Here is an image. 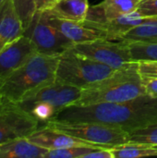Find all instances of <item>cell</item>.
<instances>
[{"instance_id": "6da1fadb", "label": "cell", "mask_w": 157, "mask_h": 158, "mask_svg": "<svg viewBox=\"0 0 157 158\" xmlns=\"http://www.w3.org/2000/svg\"><path fill=\"white\" fill-rule=\"evenodd\" d=\"M63 122H97L127 132L157 123V97L148 94L119 102L91 106H69L51 119Z\"/></svg>"}, {"instance_id": "7a4b0ae2", "label": "cell", "mask_w": 157, "mask_h": 158, "mask_svg": "<svg viewBox=\"0 0 157 158\" xmlns=\"http://www.w3.org/2000/svg\"><path fill=\"white\" fill-rule=\"evenodd\" d=\"M60 56L37 52L0 81V104H20L25 97L56 81Z\"/></svg>"}, {"instance_id": "3957f363", "label": "cell", "mask_w": 157, "mask_h": 158, "mask_svg": "<svg viewBox=\"0 0 157 158\" xmlns=\"http://www.w3.org/2000/svg\"><path fill=\"white\" fill-rule=\"evenodd\" d=\"M146 94L138 63L132 62L116 69L110 76L81 89V97L71 106L119 103Z\"/></svg>"}, {"instance_id": "277c9868", "label": "cell", "mask_w": 157, "mask_h": 158, "mask_svg": "<svg viewBox=\"0 0 157 158\" xmlns=\"http://www.w3.org/2000/svg\"><path fill=\"white\" fill-rule=\"evenodd\" d=\"M115 70L68 49L59 56L56 80L83 89L107 78Z\"/></svg>"}, {"instance_id": "5b68a950", "label": "cell", "mask_w": 157, "mask_h": 158, "mask_svg": "<svg viewBox=\"0 0 157 158\" xmlns=\"http://www.w3.org/2000/svg\"><path fill=\"white\" fill-rule=\"evenodd\" d=\"M44 125L99 147L113 148L130 143L129 132L120 128L103 123L49 120Z\"/></svg>"}, {"instance_id": "8992f818", "label": "cell", "mask_w": 157, "mask_h": 158, "mask_svg": "<svg viewBox=\"0 0 157 158\" xmlns=\"http://www.w3.org/2000/svg\"><path fill=\"white\" fill-rule=\"evenodd\" d=\"M24 34L31 40L39 53L45 55L60 56L74 45L70 40L49 22L44 11L35 13Z\"/></svg>"}, {"instance_id": "52a82bcc", "label": "cell", "mask_w": 157, "mask_h": 158, "mask_svg": "<svg viewBox=\"0 0 157 158\" xmlns=\"http://www.w3.org/2000/svg\"><path fill=\"white\" fill-rule=\"evenodd\" d=\"M73 52L105 64L114 69H121L134 62L124 41L100 39L76 44L70 48Z\"/></svg>"}, {"instance_id": "ba28073f", "label": "cell", "mask_w": 157, "mask_h": 158, "mask_svg": "<svg viewBox=\"0 0 157 158\" xmlns=\"http://www.w3.org/2000/svg\"><path fill=\"white\" fill-rule=\"evenodd\" d=\"M39 120L20 104H0V144L29 137L40 126Z\"/></svg>"}, {"instance_id": "9c48e42d", "label": "cell", "mask_w": 157, "mask_h": 158, "mask_svg": "<svg viewBox=\"0 0 157 158\" xmlns=\"http://www.w3.org/2000/svg\"><path fill=\"white\" fill-rule=\"evenodd\" d=\"M81 94V89L58 81L45 85L32 94H29L20 105H27L34 102H46L54 106L59 112L63 108L73 105ZM57 112V113H58Z\"/></svg>"}, {"instance_id": "30bf717a", "label": "cell", "mask_w": 157, "mask_h": 158, "mask_svg": "<svg viewBox=\"0 0 157 158\" xmlns=\"http://www.w3.org/2000/svg\"><path fill=\"white\" fill-rule=\"evenodd\" d=\"M38 51L25 34L8 44L0 53V81L22 66Z\"/></svg>"}, {"instance_id": "8fae6325", "label": "cell", "mask_w": 157, "mask_h": 158, "mask_svg": "<svg viewBox=\"0 0 157 158\" xmlns=\"http://www.w3.org/2000/svg\"><path fill=\"white\" fill-rule=\"evenodd\" d=\"M49 22L58 29L68 40L74 44L93 42L100 39H107L106 34L102 30L89 25L84 21H73L68 19H63L49 16L47 13Z\"/></svg>"}, {"instance_id": "7c38bea8", "label": "cell", "mask_w": 157, "mask_h": 158, "mask_svg": "<svg viewBox=\"0 0 157 158\" xmlns=\"http://www.w3.org/2000/svg\"><path fill=\"white\" fill-rule=\"evenodd\" d=\"M142 0H103L101 3L90 6L85 21L101 24L114 19L121 15L134 11Z\"/></svg>"}, {"instance_id": "4fadbf2b", "label": "cell", "mask_w": 157, "mask_h": 158, "mask_svg": "<svg viewBox=\"0 0 157 158\" xmlns=\"http://www.w3.org/2000/svg\"><path fill=\"white\" fill-rule=\"evenodd\" d=\"M35 144L43 147L47 150L60 149L71 146H94L89 143L77 139L69 134H67L63 131H60L56 129L49 127L47 125H43L39 127L34 132H32L29 137Z\"/></svg>"}, {"instance_id": "5bb4252c", "label": "cell", "mask_w": 157, "mask_h": 158, "mask_svg": "<svg viewBox=\"0 0 157 158\" xmlns=\"http://www.w3.org/2000/svg\"><path fill=\"white\" fill-rule=\"evenodd\" d=\"M24 32L25 28L15 10L13 1L4 0L0 5V53Z\"/></svg>"}, {"instance_id": "9a60e30c", "label": "cell", "mask_w": 157, "mask_h": 158, "mask_svg": "<svg viewBox=\"0 0 157 158\" xmlns=\"http://www.w3.org/2000/svg\"><path fill=\"white\" fill-rule=\"evenodd\" d=\"M155 18V17H153ZM153 18L144 17L143 16L137 9H135L132 12H130L128 14L121 15L114 19H111L109 21H106L105 23L101 24H93L87 22L89 25L98 28L105 32L106 38L108 40L113 41H119L123 35H125L131 29L150 20Z\"/></svg>"}, {"instance_id": "2e32d148", "label": "cell", "mask_w": 157, "mask_h": 158, "mask_svg": "<svg viewBox=\"0 0 157 158\" xmlns=\"http://www.w3.org/2000/svg\"><path fill=\"white\" fill-rule=\"evenodd\" d=\"M90 8L89 0H54L43 10L49 16L73 21H84Z\"/></svg>"}, {"instance_id": "e0dca14e", "label": "cell", "mask_w": 157, "mask_h": 158, "mask_svg": "<svg viewBox=\"0 0 157 158\" xmlns=\"http://www.w3.org/2000/svg\"><path fill=\"white\" fill-rule=\"evenodd\" d=\"M47 149L29 138H18L0 144V158H44Z\"/></svg>"}, {"instance_id": "ac0fdd59", "label": "cell", "mask_w": 157, "mask_h": 158, "mask_svg": "<svg viewBox=\"0 0 157 158\" xmlns=\"http://www.w3.org/2000/svg\"><path fill=\"white\" fill-rule=\"evenodd\" d=\"M134 62L157 61V41L126 42Z\"/></svg>"}, {"instance_id": "d6986e66", "label": "cell", "mask_w": 157, "mask_h": 158, "mask_svg": "<svg viewBox=\"0 0 157 158\" xmlns=\"http://www.w3.org/2000/svg\"><path fill=\"white\" fill-rule=\"evenodd\" d=\"M115 158H137L157 156V147L141 143H128L112 148Z\"/></svg>"}, {"instance_id": "ffe728a7", "label": "cell", "mask_w": 157, "mask_h": 158, "mask_svg": "<svg viewBox=\"0 0 157 158\" xmlns=\"http://www.w3.org/2000/svg\"><path fill=\"white\" fill-rule=\"evenodd\" d=\"M119 41H157V17L131 29Z\"/></svg>"}, {"instance_id": "44dd1931", "label": "cell", "mask_w": 157, "mask_h": 158, "mask_svg": "<svg viewBox=\"0 0 157 158\" xmlns=\"http://www.w3.org/2000/svg\"><path fill=\"white\" fill-rule=\"evenodd\" d=\"M21 106L25 107L27 110H29L39 120V122L43 123V125L47 123L49 120L53 119L58 112L54 106H52L49 103L42 101Z\"/></svg>"}, {"instance_id": "7402d4cb", "label": "cell", "mask_w": 157, "mask_h": 158, "mask_svg": "<svg viewBox=\"0 0 157 158\" xmlns=\"http://www.w3.org/2000/svg\"><path fill=\"white\" fill-rule=\"evenodd\" d=\"M97 148L94 146H71L60 149L48 150L44 158H84L85 156Z\"/></svg>"}, {"instance_id": "603a6c76", "label": "cell", "mask_w": 157, "mask_h": 158, "mask_svg": "<svg viewBox=\"0 0 157 158\" xmlns=\"http://www.w3.org/2000/svg\"><path fill=\"white\" fill-rule=\"evenodd\" d=\"M130 143L157 146V123L130 132Z\"/></svg>"}, {"instance_id": "cb8c5ba5", "label": "cell", "mask_w": 157, "mask_h": 158, "mask_svg": "<svg viewBox=\"0 0 157 158\" xmlns=\"http://www.w3.org/2000/svg\"><path fill=\"white\" fill-rule=\"evenodd\" d=\"M15 10L25 28L30 25L35 13L37 12L35 0H12Z\"/></svg>"}, {"instance_id": "d4e9b609", "label": "cell", "mask_w": 157, "mask_h": 158, "mask_svg": "<svg viewBox=\"0 0 157 158\" xmlns=\"http://www.w3.org/2000/svg\"><path fill=\"white\" fill-rule=\"evenodd\" d=\"M136 9L144 17H157V0H142Z\"/></svg>"}, {"instance_id": "484cf974", "label": "cell", "mask_w": 157, "mask_h": 158, "mask_svg": "<svg viewBox=\"0 0 157 158\" xmlns=\"http://www.w3.org/2000/svg\"><path fill=\"white\" fill-rule=\"evenodd\" d=\"M138 70L142 76L157 77V61H140Z\"/></svg>"}, {"instance_id": "4316f807", "label": "cell", "mask_w": 157, "mask_h": 158, "mask_svg": "<svg viewBox=\"0 0 157 158\" xmlns=\"http://www.w3.org/2000/svg\"><path fill=\"white\" fill-rule=\"evenodd\" d=\"M143 81L146 94L157 97V77L143 76Z\"/></svg>"}, {"instance_id": "83f0119b", "label": "cell", "mask_w": 157, "mask_h": 158, "mask_svg": "<svg viewBox=\"0 0 157 158\" xmlns=\"http://www.w3.org/2000/svg\"><path fill=\"white\" fill-rule=\"evenodd\" d=\"M84 158H115L112 148H97L87 154Z\"/></svg>"}, {"instance_id": "f1b7e54d", "label": "cell", "mask_w": 157, "mask_h": 158, "mask_svg": "<svg viewBox=\"0 0 157 158\" xmlns=\"http://www.w3.org/2000/svg\"><path fill=\"white\" fill-rule=\"evenodd\" d=\"M35 2H36L37 11H40V10H43L52 2V0H35Z\"/></svg>"}, {"instance_id": "f546056e", "label": "cell", "mask_w": 157, "mask_h": 158, "mask_svg": "<svg viewBox=\"0 0 157 158\" xmlns=\"http://www.w3.org/2000/svg\"><path fill=\"white\" fill-rule=\"evenodd\" d=\"M3 1H4V0H0V5L2 4V2H3Z\"/></svg>"}, {"instance_id": "4dcf8cb0", "label": "cell", "mask_w": 157, "mask_h": 158, "mask_svg": "<svg viewBox=\"0 0 157 158\" xmlns=\"http://www.w3.org/2000/svg\"><path fill=\"white\" fill-rule=\"evenodd\" d=\"M52 1H54V0H52Z\"/></svg>"}, {"instance_id": "1f68e13d", "label": "cell", "mask_w": 157, "mask_h": 158, "mask_svg": "<svg viewBox=\"0 0 157 158\" xmlns=\"http://www.w3.org/2000/svg\"><path fill=\"white\" fill-rule=\"evenodd\" d=\"M156 147H157V146H156Z\"/></svg>"}]
</instances>
